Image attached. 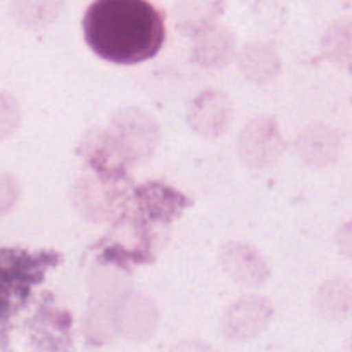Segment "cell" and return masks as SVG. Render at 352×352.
<instances>
[{"label": "cell", "mask_w": 352, "mask_h": 352, "mask_svg": "<svg viewBox=\"0 0 352 352\" xmlns=\"http://www.w3.org/2000/svg\"><path fill=\"white\" fill-rule=\"evenodd\" d=\"M83 32L97 56L124 66L152 59L166 36L164 18L147 0H96Z\"/></svg>", "instance_id": "1"}]
</instances>
